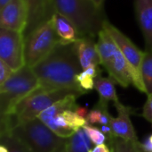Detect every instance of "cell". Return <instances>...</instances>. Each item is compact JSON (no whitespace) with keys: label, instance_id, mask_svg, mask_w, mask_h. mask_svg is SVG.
Returning a JSON list of instances; mask_svg holds the SVG:
<instances>
[{"label":"cell","instance_id":"ac0fdd59","mask_svg":"<svg viewBox=\"0 0 152 152\" xmlns=\"http://www.w3.org/2000/svg\"><path fill=\"white\" fill-rule=\"evenodd\" d=\"M101 72L99 66H90L77 75V82L83 90L90 91L94 89V80L101 75Z\"/></svg>","mask_w":152,"mask_h":152},{"label":"cell","instance_id":"8992f818","mask_svg":"<svg viewBox=\"0 0 152 152\" xmlns=\"http://www.w3.org/2000/svg\"><path fill=\"white\" fill-rule=\"evenodd\" d=\"M52 20L43 23L24 38L25 65L33 68L60 43Z\"/></svg>","mask_w":152,"mask_h":152},{"label":"cell","instance_id":"f546056e","mask_svg":"<svg viewBox=\"0 0 152 152\" xmlns=\"http://www.w3.org/2000/svg\"><path fill=\"white\" fill-rule=\"evenodd\" d=\"M67 140L60 147H58L53 152H67Z\"/></svg>","mask_w":152,"mask_h":152},{"label":"cell","instance_id":"5bb4252c","mask_svg":"<svg viewBox=\"0 0 152 152\" xmlns=\"http://www.w3.org/2000/svg\"><path fill=\"white\" fill-rule=\"evenodd\" d=\"M77 52L82 70L90 66L101 65V59L94 38L85 37L76 42Z\"/></svg>","mask_w":152,"mask_h":152},{"label":"cell","instance_id":"7c38bea8","mask_svg":"<svg viewBox=\"0 0 152 152\" xmlns=\"http://www.w3.org/2000/svg\"><path fill=\"white\" fill-rule=\"evenodd\" d=\"M114 106L118 111V117H110V126L113 132L114 136L122 138L124 140L138 142V138L135 130L130 119L134 109L130 107L125 106L120 101L114 102Z\"/></svg>","mask_w":152,"mask_h":152},{"label":"cell","instance_id":"5b68a950","mask_svg":"<svg viewBox=\"0 0 152 152\" xmlns=\"http://www.w3.org/2000/svg\"><path fill=\"white\" fill-rule=\"evenodd\" d=\"M9 133L30 152H53L67 140L55 134L38 118L17 125Z\"/></svg>","mask_w":152,"mask_h":152},{"label":"cell","instance_id":"f1b7e54d","mask_svg":"<svg viewBox=\"0 0 152 152\" xmlns=\"http://www.w3.org/2000/svg\"><path fill=\"white\" fill-rule=\"evenodd\" d=\"M91 1L98 9L103 10V4H104V0H89Z\"/></svg>","mask_w":152,"mask_h":152},{"label":"cell","instance_id":"9c48e42d","mask_svg":"<svg viewBox=\"0 0 152 152\" xmlns=\"http://www.w3.org/2000/svg\"><path fill=\"white\" fill-rule=\"evenodd\" d=\"M0 60L14 72L26 65L22 32L0 28Z\"/></svg>","mask_w":152,"mask_h":152},{"label":"cell","instance_id":"d6986e66","mask_svg":"<svg viewBox=\"0 0 152 152\" xmlns=\"http://www.w3.org/2000/svg\"><path fill=\"white\" fill-rule=\"evenodd\" d=\"M112 152H144L141 142H134L114 136L108 143Z\"/></svg>","mask_w":152,"mask_h":152},{"label":"cell","instance_id":"e0dca14e","mask_svg":"<svg viewBox=\"0 0 152 152\" xmlns=\"http://www.w3.org/2000/svg\"><path fill=\"white\" fill-rule=\"evenodd\" d=\"M93 143L83 130H77L67 140V152H90Z\"/></svg>","mask_w":152,"mask_h":152},{"label":"cell","instance_id":"ffe728a7","mask_svg":"<svg viewBox=\"0 0 152 152\" xmlns=\"http://www.w3.org/2000/svg\"><path fill=\"white\" fill-rule=\"evenodd\" d=\"M142 77L147 95L152 93V51H144L142 63Z\"/></svg>","mask_w":152,"mask_h":152},{"label":"cell","instance_id":"30bf717a","mask_svg":"<svg viewBox=\"0 0 152 152\" xmlns=\"http://www.w3.org/2000/svg\"><path fill=\"white\" fill-rule=\"evenodd\" d=\"M28 23V9L24 0H11L0 8V28L24 32Z\"/></svg>","mask_w":152,"mask_h":152},{"label":"cell","instance_id":"3957f363","mask_svg":"<svg viewBox=\"0 0 152 152\" xmlns=\"http://www.w3.org/2000/svg\"><path fill=\"white\" fill-rule=\"evenodd\" d=\"M39 85L31 67L24 65L15 71L6 82L0 84V116L12 114L14 108Z\"/></svg>","mask_w":152,"mask_h":152},{"label":"cell","instance_id":"6da1fadb","mask_svg":"<svg viewBox=\"0 0 152 152\" xmlns=\"http://www.w3.org/2000/svg\"><path fill=\"white\" fill-rule=\"evenodd\" d=\"M39 86L47 90L72 89L86 93L77 82V75L83 70L79 63L76 42H60L54 49L33 68Z\"/></svg>","mask_w":152,"mask_h":152},{"label":"cell","instance_id":"4316f807","mask_svg":"<svg viewBox=\"0 0 152 152\" xmlns=\"http://www.w3.org/2000/svg\"><path fill=\"white\" fill-rule=\"evenodd\" d=\"M90 152H112L111 149L109 144H102V145H97L94 146Z\"/></svg>","mask_w":152,"mask_h":152},{"label":"cell","instance_id":"7a4b0ae2","mask_svg":"<svg viewBox=\"0 0 152 152\" xmlns=\"http://www.w3.org/2000/svg\"><path fill=\"white\" fill-rule=\"evenodd\" d=\"M55 12L68 18L81 38H97L107 18L89 0H53Z\"/></svg>","mask_w":152,"mask_h":152},{"label":"cell","instance_id":"484cf974","mask_svg":"<svg viewBox=\"0 0 152 152\" xmlns=\"http://www.w3.org/2000/svg\"><path fill=\"white\" fill-rule=\"evenodd\" d=\"M141 147L144 152H152V142H151L150 136L145 138L142 142H141Z\"/></svg>","mask_w":152,"mask_h":152},{"label":"cell","instance_id":"44dd1931","mask_svg":"<svg viewBox=\"0 0 152 152\" xmlns=\"http://www.w3.org/2000/svg\"><path fill=\"white\" fill-rule=\"evenodd\" d=\"M0 143L4 145L9 152H30V151L10 133H0Z\"/></svg>","mask_w":152,"mask_h":152},{"label":"cell","instance_id":"cb8c5ba5","mask_svg":"<svg viewBox=\"0 0 152 152\" xmlns=\"http://www.w3.org/2000/svg\"><path fill=\"white\" fill-rule=\"evenodd\" d=\"M14 73V71L4 62L0 60V84L6 82Z\"/></svg>","mask_w":152,"mask_h":152},{"label":"cell","instance_id":"83f0119b","mask_svg":"<svg viewBox=\"0 0 152 152\" xmlns=\"http://www.w3.org/2000/svg\"><path fill=\"white\" fill-rule=\"evenodd\" d=\"M75 112H76L77 115H78V116H81L82 118L86 119V117H87V116H88V114H89L90 111H88V109H87L86 108L82 107V106H78V105H77V107L76 109H75Z\"/></svg>","mask_w":152,"mask_h":152},{"label":"cell","instance_id":"d4e9b609","mask_svg":"<svg viewBox=\"0 0 152 152\" xmlns=\"http://www.w3.org/2000/svg\"><path fill=\"white\" fill-rule=\"evenodd\" d=\"M142 117L152 123V93L148 95L147 100L142 108Z\"/></svg>","mask_w":152,"mask_h":152},{"label":"cell","instance_id":"2e32d148","mask_svg":"<svg viewBox=\"0 0 152 152\" xmlns=\"http://www.w3.org/2000/svg\"><path fill=\"white\" fill-rule=\"evenodd\" d=\"M116 83L117 82L110 76L103 77L99 75L95 78L94 90L98 92L99 102L108 105L110 101H113V103L119 101L115 87Z\"/></svg>","mask_w":152,"mask_h":152},{"label":"cell","instance_id":"7402d4cb","mask_svg":"<svg viewBox=\"0 0 152 152\" xmlns=\"http://www.w3.org/2000/svg\"><path fill=\"white\" fill-rule=\"evenodd\" d=\"M83 130L85 131V133H86L92 143L95 146L105 144L106 142H108L107 136L100 130L99 127L86 125L83 127Z\"/></svg>","mask_w":152,"mask_h":152},{"label":"cell","instance_id":"d6a6232c","mask_svg":"<svg viewBox=\"0 0 152 152\" xmlns=\"http://www.w3.org/2000/svg\"><path fill=\"white\" fill-rule=\"evenodd\" d=\"M150 139H151V142H152V134H151V136H150Z\"/></svg>","mask_w":152,"mask_h":152},{"label":"cell","instance_id":"603a6c76","mask_svg":"<svg viewBox=\"0 0 152 152\" xmlns=\"http://www.w3.org/2000/svg\"><path fill=\"white\" fill-rule=\"evenodd\" d=\"M62 116L65 118V120L67 121L69 126L73 129L75 132H77V130L83 128L85 125H87L86 119L82 118L81 116H79L78 115L76 114L75 111L73 110H66L62 112Z\"/></svg>","mask_w":152,"mask_h":152},{"label":"cell","instance_id":"4dcf8cb0","mask_svg":"<svg viewBox=\"0 0 152 152\" xmlns=\"http://www.w3.org/2000/svg\"><path fill=\"white\" fill-rule=\"evenodd\" d=\"M11 0H0V8L4 6L6 4H8Z\"/></svg>","mask_w":152,"mask_h":152},{"label":"cell","instance_id":"4fadbf2b","mask_svg":"<svg viewBox=\"0 0 152 152\" xmlns=\"http://www.w3.org/2000/svg\"><path fill=\"white\" fill-rule=\"evenodd\" d=\"M134 10L145 40V51H152V0H134Z\"/></svg>","mask_w":152,"mask_h":152},{"label":"cell","instance_id":"277c9868","mask_svg":"<svg viewBox=\"0 0 152 152\" xmlns=\"http://www.w3.org/2000/svg\"><path fill=\"white\" fill-rule=\"evenodd\" d=\"M97 49L101 65L118 84L127 88L133 84L131 68L110 34L102 29L97 36Z\"/></svg>","mask_w":152,"mask_h":152},{"label":"cell","instance_id":"ba28073f","mask_svg":"<svg viewBox=\"0 0 152 152\" xmlns=\"http://www.w3.org/2000/svg\"><path fill=\"white\" fill-rule=\"evenodd\" d=\"M77 98L78 97L75 95L66 97L65 99L56 102L52 107L43 111L37 118L40 119L47 127H49L61 138H69L76 132L69 126L67 121L62 116V112L66 110L75 111L76 108L77 107Z\"/></svg>","mask_w":152,"mask_h":152},{"label":"cell","instance_id":"9a60e30c","mask_svg":"<svg viewBox=\"0 0 152 152\" xmlns=\"http://www.w3.org/2000/svg\"><path fill=\"white\" fill-rule=\"evenodd\" d=\"M51 20L55 32L61 43H75L81 39L75 25L65 16L55 12Z\"/></svg>","mask_w":152,"mask_h":152},{"label":"cell","instance_id":"1f68e13d","mask_svg":"<svg viewBox=\"0 0 152 152\" xmlns=\"http://www.w3.org/2000/svg\"><path fill=\"white\" fill-rule=\"evenodd\" d=\"M0 152H9V151H8V149L4 145L0 144Z\"/></svg>","mask_w":152,"mask_h":152},{"label":"cell","instance_id":"8fae6325","mask_svg":"<svg viewBox=\"0 0 152 152\" xmlns=\"http://www.w3.org/2000/svg\"><path fill=\"white\" fill-rule=\"evenodd\" d=\"M28 9V23L24 38L43 23L50 21L55 13L53 0H24Z\"/></svg>","mask_w":152,"mask_h":152},{"label":"cell","instance_id":"52a82bcc","mask_svg":"<svg viewBox=\"0 0 152 152\" xmlns=\"http://www.w3.org/2000/svg\"><path fill=\"white\" fill-rule=\"evenodd\" d=\"M102 29L110 34L126 59L132 72L133 85L140 91L146 93L142 77V63L143 60L144 52L138 48V47L126 35H125L108 20H105Z\"/></svg>","mask_w":152,"mask_h":152}]
</instances>
